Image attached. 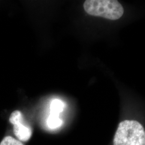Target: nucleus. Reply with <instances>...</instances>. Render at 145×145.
<instances>
[{
  "label": "nucleus",
  "instance_id": "nucleus-1",
  "mask_svg": "<svg viewBox=\"0 0 145 145\" xmlns=\"http://www.w3.org/2000/svg\"><path fill=\"white\" fill-rule=\"evenodd\" d=\"M114 145H145L144 128L136 120L120 122L114 135Z\"/></svg>",
  "mask_w": 145,
  "mask_h": 145
},
{
  "label": "nucleus",
  "instance_id": "nucleus-6",
  "mask_svg": "<svg viewBox=\"0 0 145 145\" xmlns=\"http://www.w3.org/2000/svg\"><path fill=\"white\" fill-rule=\"evenodd\" d=\"M9 121L14 125L19 124L23 123V117L21 111L16 110L11 114Z\"/></svg>",
  "mask_w": 145,
  "mask_h": 145
},
{
  "label": "nucleus",
  "instance_id": "nucleus-5",
  "mask_svg": "<svg viewBox=\"0 0 145 145\" xmlns=\"http://www.w3.org/2000/svg\"><path fill=\"white\" fill-rule=\"evenodd\" d=\"M62 124V120L60 119L59 116L56 114H50L47 119V125L50 129H57L60 127Z\"/></svg>",
  "mask_w": 145,
  "mask_h": 145
},
{
  "label": "nucleus",
  "instance_id": "nucleus-2",
  "mask_svg": "<svg viewBox=\"0 0 145 145\" xmlns=\"http://www.w3.org/2000/svg\"><path fill=\"white\" fill-rule=\"evenodd\" d=\"M83 7L90 15L110 20H118L124 12L123 6L116 0H86Z\"/></svg>",
  "mask_w": 145,
  "mask_h": 145
},
{
  "label": "nucleus",
  "instance_id": "nucleus-7",
  "mask_svg": "<svg viewBox=\"0 0 145 145\" xmlns=\"http://www.w3.org/2000/svg\"><path fill=\"white\" fill-rule=\"evenodd\" d=\"M0 145H24L20 141L16 140L15 138L10 136H7L5 137L1 142Z\"/></svg>",
  "mask_w": 145,
  "mask_h": 145
},
{
  "label": "nucleus",
  "instance_id": "nucleus-4",
  "mask_svg": "<svg viewBox=\"0 0 145 145\" xmlns=\"http://www.w3.org/2000/svg\"><path fill=\"white\" fill-rule=\"evenodd\" d=\"M65 106V104L61 101L56 99H54L50 106V114H56L59 116L62 112Z\"/></svg>",
  "mask_w": 145,
  "mask_h": 145
},
{
  "label": "nucleus",
  "instance_id": "nucleus-3",
  "mask_svg": "<svg viewBox=\"0 0 145 145\" xmlns=\"http://www.w3.org/2000/svg\"><path fill=\"white\" fill-rule=\"evenodd\" d=\"M14 133L18 139L22 141H27L31 138L32 130L29 126H25L23 123L14 125Z\"/></svg>",
  "mask_w": 145,
  "mask_h": 145
}]
</instances>
